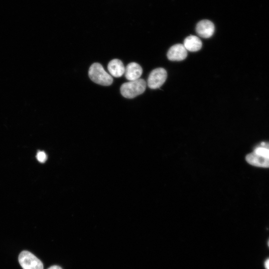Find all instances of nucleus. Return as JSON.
I'll return each mask as SVG.
<instances>
[{"label":"nucleus","instance_id":"7ed1b4c3","mask_svg":"<svg viewBox=\"0 0 269 269\" xmlns=\"http://www.w3.org/2000/svg\"><path fill=\"white\" fill-rule=\"evenodd\" d=\"M18 261L23 269H43L41 261L27 251H23L19 254Z\"/></svg>","mask_w":269,"mask_h":269},{"label":"nucleus","instance_id":"0eeeda50","mask_svg":"<svg viewBox=\"0 0 269 269\" xmlns=\"http://www.w3.org/2000/svg\"><path fill=\"white\" fill-rule=\"evenodd\" d=\"M142 73L141 67L135 62L129 63L125 68V76L129 81H134L139 79Z\"/></svg>","mask_w":269,"mask_h":269},{"label":"nucleus","instance_id":"4468645a","mask_svg":"<svg viewBox=\"0 0 269 269\" xmlns=\"http://www.w3.org/2000/svg\"><path fill=\"white\" fill-rule=\"evenodd\" d=\"M265 266L266 269H269V259L266 261Z\"/></svg>","mask_w":269,"mask_h":269},{"label":"nucleus","instance_id":"9d476101","mask_svg":"<svg viewBox=\"0 0 269 269\" xmlns=\"http://www.w3.org/2000/svg\"><path fill=\"white\" fill-rule=\"evenodd\" d=\"M183 45L187 50L195 52L201 48L202 43L200 38L197 36L190 35L184 39Z\"/></svg>","mask_w":269,"mask_h":269},{"label":"nucleus","instance_id":"9b49d317","mask_svg":"<svg viewBox=\"0 0 269 269\" xmlns=\"http://www.w3.org/2000/svg\"><path fill=\"white\" fill-rule=\"evenodd\" d=\"M36 158L40 162H44L47 159V155L43 151H39L37 152Z\"/></svg>","mask_w":269,"mask_h":269},{"label":"nucleus","instance_id":"2eb2a0df","mask_svg":"<svg viewBox=\"0 0 269 269\" xmlns=\"http://www.w3.org/2000/svg\"><path fill=\"white\" fill-rule=\"evenodd\" d=\"M268 245H269V242H268Z\"/></svg>","mask_w":269,"mask_h":269},{"label":"nucleus","instance_id":"1a4fd4ad","mask_svg":"<svg viewBox=\"0 0 269 269\" xmlns=\"http://www.w3.org/2000/svg\"><path fill=\"white\" fill-rule=\"evenodd\" d=\"M107 68L110 73L115 77H121L125 73L124 65L122 61L118 59L110 61Z\"/></svg>","mask_w":269,"mask_h":269},{"label":"nucleus","instance_id":"39448f33","mask_svg":"<svg viewBox=\"0 0 269 269\" xmlns=\"http://www.w3.org/2000/svg\"><path fill=\"white\" fill-rule=\"evenodd\" d=\"M187 56V50L181 44H176L172 46L167 53V57L171 61H182Z\"/></svg>","mask_w":269,"mask_h":269},{"label":"nucleus","instance_id":"423d86ee","mask_svg":"<svg viewBox=\"0 0 269 269\" xmlns=\"http://www.w3.org/2000/svg\"><path fill=\"white\" fill-rule=\"evenodd\" d=\"M196 31L200 37L207 38L211 37L214 34L215 26L211 21L202 20L197 23Z\"/></svg>","mask_w":269,"mask_h":269},{"label":"nucleus","instance_id":"f03ea898","mask_svg":"<svg viewBox=\"0 0 269 269\" xmlns=\"http://www.w3.org/2000/svg\"><path fill=\"white\" fill-rule=\"evenodd\" d=\"M89 76L94 82L103 86H109L113 81L112 76L99 63H94L90 66Z\"/></svg>","mask_w":269,"mask_h":269},{"label":"nucleus","instance_id":"f8f14e48","mask_svg":"<svg viewBox=\"0 0 269 269\" xmlns=\"http://www.w3.org/2000/svg\"><path fill=\"white\" fill-rule=\"evenodd\" d=\"M259 145L266 147L269 149V142H262Z\"/></svg>","mask_w":269,"mask_h":269},{"label":"nucleus","instance_id":"f257e3e1","mask_svg":"<svg viewBox=\"0 0 269 269\" xmlns=\"http://www.w3.org/2000/svg\"><path fill=\"white\" fill-rule=\"evenodd\" d=\"M146 87V82L142 79L124 83L121 87L120 91L123 96L126 98H134L143 93Z\"/></svg>","mask_w":269,"mask_h":269},{"label":"nucleus","instance_id":"ddd939ff","mask_svg":"<svg viewBox=\"0 0 269 269\" xmlns=\"http://www.w3.org/2000/svg\"><path fill=\"white\" fill-rule=\"evenodd\" d=\"M48 269H62V268L58 266L54 265V266L50 267Z\"/></svg>","mask_w":269,"mask_h":269},{"label":"nucleus","instance_id":"6e6552de","mask_svg":"<svg viewBox=\"0 0 269 269\" xmlns=\"http://www.w3.org/2000/svg\"><path fill=\"white\" fill-rule=\"evenodd\" d=\"M246 161L250 164L265 168H269V159L266 158L254 151L246 157Z\"/></svg>","mask_w":269,"mask_h":269},{"label":"nucleus","instance_id":"20e7f679","mask_svg":"<svg viewBox=\"0 0 269 269\" xmlns=\"http://www.w3.org/2000/svg\"><path fill=\"white\" fill-rule=\"evenodd\" d=\"M166 71L162 68L153 69L149 74L147 80L148 87L152 89L160 88L167 78Z\"/></svg>","mask_w":269,"mask_h":269}]
</instances>
